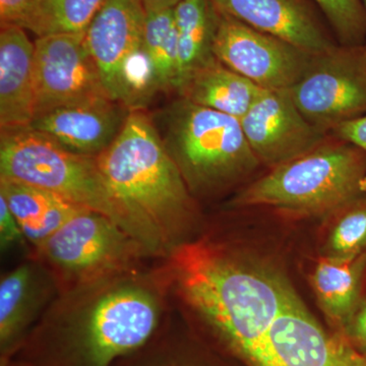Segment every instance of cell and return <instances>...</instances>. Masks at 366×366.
<instances>
[{
  "label": "cell",
  "mask_w": 366,
  "mask_h": 366,
  "mask_svg": "<svg viewBox=\"0 0 366 366\" xmlns=\"http://www.w3.org/2000/svg\"><path fill=\"white\" fill-rule=\"evenodd\" d=\"M34 44L35 117L59 108L112 100L86 48L85 33L45 36Z\"/></svg>",
  "instance_id": "9c48e42d"
},
{
  "label": "cell",
  "mask_w": 366,
  "mask_h": 366,
  "mask_svg": "<svg viewBox=\"0 0 366 366\" xmlns=\"http://www.w3.org/2000/svg\"><path fill=\"white\" fill-rule=\"evenodd\" d=\"M363 1V4H365V9H366V0H362Z\"/></svg>",
  "instance_id": "4dcf8cb0"
},
{
  "label": "cell",
  "mask_w": 366,
  "mask_h": 366,
  "mask_svg": "<svg viewBox=\"0 0 366 366\" xmlns=\"http://www.w3.org/2000/svg\"><path fill=\"white\" fill-rule=\"evenodd\" d=\"M240 124L255 156L273 168L314 150L325 139V132L301 114L288 89L262 90Z\"/></svg>",
  "instance_id": "7c38bea8"
},
{
  "label": "cell",
  "mask_w": 366,
  "mask_h": 366,
  "mask_svg": "<svg viewBox=\"0 0 366 366\" xmlns=\"http://www.w3.org/2000/svg\"><path fill=\"white\" fill-rule=\"evenodd\" d=\"M308 122L325 132L366 114V51L333 48L315 55L307 71L288 89Z\"/></svg>",
  "instance_id": "52a82bcc"
},
{
  "label": "cell",
  "mask_w": 366,
  "mask_h": 366,
  "mask_svg": "<svg viewBox=\"0 0 366 366\" xmlns=\"http://www.w3.org/2000/svg\"><path fill=\"white\" fill-rule=\"evenodd\" d=\"M26 239L20 223L11 213L6 199L0 197V243L1 249L24 244Z\"/></svg>",
  "instance_id": "d4e9b609"
},
{
  "label": "cell",
  "mask_w": 366,
  "mask_h": 366,
  "mask_svg": "<svg viewBox=\"0 0 366 366\" xmlns=\"http://www.w3.org/2000/svg\"><path fill=\"white\" fill-rule=\"evenodd\" d=\"M179 51L178 89L214 56L219 11L209 0H182L174 9Z\"/></svg>",
  "instance_id": "d6986e66"
},
{
  "label": "cell",
  "mask_w": 366,
  "mask_h": 366,
  "mask_svg": "<svg viewBox=\"0 0 366 366\" xmlns=\"http://www.w3.org/2000/svg\"><path fill=\"white\" fill-rule=\"evenodd\" d=\"M37 269L23 264L0 282V342L4 350L28 326L43 301Z\"/></svg>",
  "instance_id": "ffe728a7"
},
{
  "label": "cell",
  "mask_w": 366,
  "mask_h": 366,
  "mask_svg": "<svg viewBox=\"0 0 366 366\" xmlns=\"http://www.w3.org/2000/svg\"><path fill=\"white\" fill-rule=\"evenodd\" d=\"M345 334L360 352L366 353V302L356 310L345 327Z\"/></svg>",
  "instance_id": "83f0119b"
},
{
  "label": "cell",
  "mask_w": 366,
  "mask_h": 366,
  "mask_svg": "<svg viewBox=\"0 0 366 366\" xmlns=\"http://www.w3.org/2000/svg\"><path fill=\"white\" fill-rule=\"evenodd\" d=\"M74 315L72 343L85 366H109L150 339L160 301L149 286L122 281L101 289Z\"/></svg>",
  "instance_id": "8992f818"
},
{
  "label": "cell",
  "mask_w": 366,
  "mask_h": 366,
  "mask_svg": "<svg viewBox=\"0 0 366 366\" xmlns=\"http://www.w3.org/2000/svg\"><path fill=\"white\" fill-rule=\"evenodd\" d=\"M340 39L356 43L366 33V9L362 0H315Z\"/></svg>",
  "instance_id": "cb8c5ba5"
},
{
  "label": "cell",
  "mask_w": 366,
  "mask_h": 366,
  "mask_svg": "<svg viewBox=\"0 0 366 366\" xmlns=\"http://www.w3.org/2000/svg\"><path fill=\"white\" fill-rule=\"evenodd\" d=\"M172 269L190 307L242 358L297 295L273 269L208 242L177 247Z\"/></svg>",
  "instance_id": "6da1fadb"
},
{
  "label": "cell",
  "mask_w": 366,
  "mask_h": 366,
  "mask_svg": "<svg viewBox=\"0 0 366 366\" xmlns=\"http://www.w3.org/2000/svg\"><path fill=\"white\" fill-rule=\"evenodd\" d=\"M214 56L264 90H286L307 71L315 55L259 32L219 11Z\"/></svg>",
  "instance_id": "30bf717a"
},
{
  "label": "cell",
  "mask_w": 366,
  "mask_h": 366,
  "mask_svg": "<svg viewBox=\"0 0 366 366\" xmlns=\"http://www.w3.org/2000/svg\"><path fill=\"white\" fill-rule=\"evenodd\" d=\"M104 0H33L20 28L37 38L85 33Z\"/></svg>",
  "instance_id": "7402d4cb"
},
{
  "label": "cell",
  "mask_w": 366,
  "mask_h": 366,
  "mask_svg": "<svg viewBox=\"0 0 366 366\" xmlns=\"http://www.w3.org/2000/svg\"><path fill=\"white\" fill-rule=\"evenodd\" d=\"M262 90L217 59L192 74L178 89L182 98L190 102L239 120L249 112Z\"/></svg>",
  "instance_id": "e0dca14e"
},
{
  "label": "cell",
  "mask_w": 366,
  "mask_h": 366,
  "mask_svg": "<svg viewBox=\"0 0 366 366\" xmlns=\"http://www.w3.org/2000/svg\"><path fill=\"white\" fill-rule=\"evenodd\" d=\"M147 13L175 9L182 0H142Z\"/></svg>",
  "instance_id": "f1b7e54d"
},
{
  "label": "cell",
  "mask_w": 366,
  "mask_h": 366,
  "mask_svg": "<svg viewBox=\"0 0 366 366\" xmlns=\"http://www.w3.org/2000/svg\"><path fill=\"white\" fill-rule=\"evenodd\" d=\"M366 254V199L343 208L327 236L325 255L351 257Z\"/></svg>",
  "instance_id": "603a6c76"
},
{
  "label": "cell",
  "mask_w": 366,
  "mask_h": 366,
  "mask_svg": "<svg viewBox=\"0 0 366 366\" xmlns=\"http://www.w3.org/2000/svg\"><path fill=\"white\" fill-rule=\"evenodd\" d=\"M0 177L48 190L107 217L141 243L106 183L97 157L66 150L29 127L1 131Z\"/></svg>",
  "instance_id": "3957f363"
},
{
  "label": "cell",
  "mask_w": 366,
  "mask_h": 366,
  "mask_svg": "<svg viewBox=\"0 0 366 366\" xmlns=\"http://www.w3.org/2000/svg\"><path fill=\"white\" fill-rule=\"evenodd\" d=\"M26 30L1 26L0 32V127L26 129L35 117L34 52Z\"/></svg>",
  "instance_id": "9a60e30c"
},
{
  "label": "cell",
  "mask_w": 366,
  "mask_h": 366,
  "mask_svg": "<svg viewBox=\"0 0 366 366\" xmlns=\"http://www.w3.org/2000/svg\"><path fill=\"white\" fill-rule=\"evenodd\" d=\"M97 161L144 249L158 252L168 244L189 215L192 201L184 178L150 118L132 110Z\"/></svg>",
  "instance_id": "7a4b0ae2"
},
{
  "label": "cell",
  "mask_w": 366,
  "mask_h": 366,
  "mask_svg": "<svg viewBox=\"0 0 366 366\" xmlns=\"http://www.w3.org/2000/svg\"><path fill=\"white\" fill-rule=\"evenodd\" d=\"M132 112L112 100L59 108L34 118L29 129L66 150L98 157L115 141Z\"/></svg>",
  "instance_id": "4fadbf2b"
},
{
  "label": "cell",
  "mask_w": 366,
  "mask_h": 366,
  "mask_svg": "<svg viewBox=\"0 0 366 366\" xmlns=\"http://www.w3.org/2000/svg\"><path fill=\"white\" fill-rule=\"evenodd\" d=\"M160 136L190 189L220 187L259 162L239 119L184 98L165 112Z\"/></svg>",
  "instance_id": "5b68a950"
},
{
  "label": "cell",
  "mask_w": 366,
  "mask_h": 366,
  "mask_svg": "<svg viewBox=\"0 0 366 366\" xmlns=\"http://www.w3.org/2000/svg\"><path fill=\"white\" fill-rule=\"evenodd\" d=\"M337 136L366 153V114L334 127Z\"/></svg>",
  "instance_id": "484cf974"
},
{
  "label": "cell",
  "mask_w": 366,
  "mask_h": 366,
  "mask_svg": "<svg viewBox=\"0 0 366 366\" xmlns=\"http://www.w3.org/2000/svg\"><path fill=\"white\" fill-rule=\"evenodd\" d=\"M365 172L366 157L357 147L322 144L252 183L237 204L302 214L339 211L357 201Z\"/></svg>",
  "instance_id": "277c9868"
},
{
  "label": "cell",
  "mask_w": 366,
  "mask_h": 366,
  "mask_svg": "<svg viewBox=\"0 0 366 366\" xmlns=\"http://www.w3.org/2000/svg\"><path fill=\"white\" fill-rule=\"evenodd\" d=\"M0 197L6 199L26 240L40 249L64 224L89 211L48 190L0 177Z\"/></svg>",
  "instance_id": "2e32d148"
},
{
  "label": "cell",
  "mask_w": 366,
  "mask_h": 366,
  "mask_svg": "<svg viewBox=\"0 0 366 366\" xmlns=\"http://www.w3.org/2000/svg\"><path fill=\"white\" fill-rule=\"evenodd\" d=\"M33 0H0L1 26H20Z\"/></svg>",
  "instance_id": "4316f807"
},
{
  "label": "cell",
  "mask_w": 366,
  "mask_h": 366,
  "mask_svg": "<svg viewBox=\"0 0 366 366\" xmlns=\"http://www.w3.org/2000/svg\"><path fill=\"white\" fill-rule=\"evenodd\" d=\"M365 355L366 356V353H365Z\"/></svg>",
  "instance_id": "1f68e13d"
},
{
  "label": "cell",
  "mask_w": 366,
  "mask_h": 366,
  "mask_svg": "<svg viewBox=\"0 0 366 366\" xmlns=\"http://www.w3.org/2000/svg\"><path fill=\"white\" fill-rule=\"evenodd\" d=\"M146 9L142 0H104L85 31V42L108 97L129 106V69L144 55Z\"/></svg>",
  "instance_id": "8fae6325"
},
{
  "label": "cell",
  "mask_w": 366,
  "mask_h": 366,
  "mask_svg": "<svg viewBox=\"0 0 366 366\" xmlns=\"http://www.w3.org/2000/svg\"><path fill=\"white\" fill-rule=\"evenodd\" d=\"M366 272V254L339 257L325 255L315 264L312 286L322 310L346 327L360 308Z\"/></svg>",
  "instance_id": "ac0fdd59"
},
{
  "label": "cell",
  "mask_w": 366,
  "mask_h": 366,
  "mask_svg": "<svg viewBox=\"0 0 366 366\" xmlns=\"http://www.w3.org/2000/svg\"><path fill=\"white\" fill-rule=\"evenodd\" d=\"M143 247L107 217L86 211L64 224L39 249L66 278L86 284L124 269Z\"/></svg>",
  "instance_id": "ba28073f"
},
{
  "label": "cell",
  "mask_w": 366,
  "mask_h": 366,
  "mask_svg": "<svg viewBox=\"0 0 366 366\" xmlns=\"http://www.w3.org/2000/svg\"><path fill=\"white\" fill-rule=\"evenodd\" d=\"M360 189L362 192H366V177L362 178L360 182Z\"/></svg>",
  "instance_id": "f546056e"
},
{
  "label": "cell",
  "mask_w": 366,
  "mask_h": 366,
  "mask_svg": "<svg viewBox=\"0 0 366 366\" xmlns=\"http://www.w3.org/2000/svg\"><path fill=\"white\" fill-rule=\"evenodd\" d=\"M142 49L150 64L154 88L177 90L179 51L174 9L147 13Z\"/></svg>",
  "instance_id": "44dd1931"
},
{
  "label": "cell",
  "mask_w": 366,
  "mask_h": 366,
  "mask_svg": "<svg viewBox=\"0 0 366 366\" xmlns=\"http://www.w3.org/2000/svg\"><path fill=\"white\" fill-rule=\"evenodd\" d=\"M217 11L305 50L322 54L335 46L303 0H209Z\"/></svg>",
  "instance_id": "5bb4252c"
}]
</instances>
